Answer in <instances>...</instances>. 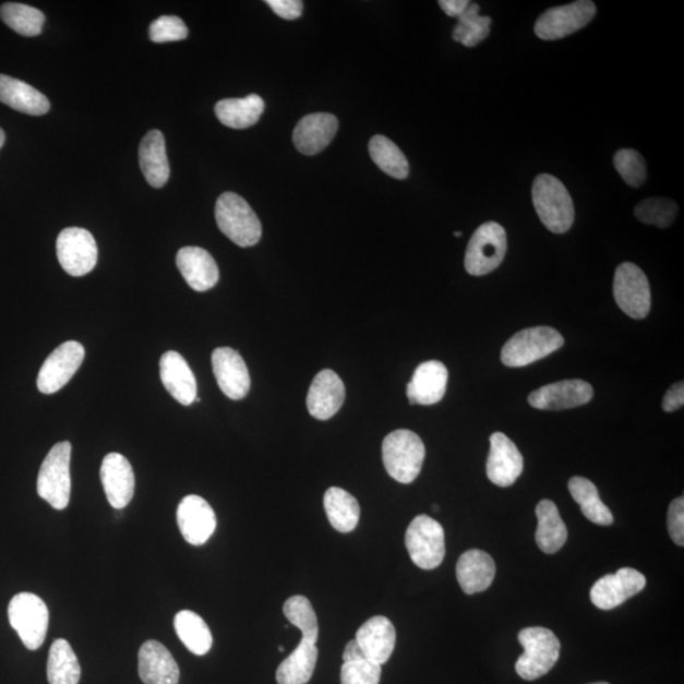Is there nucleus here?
I'll use <instances>...</instances> for the list:
<instances>
[{"mask_svg": "<svg viewBox=\"0 0 684 684\" xmlns=\"http://www.w3.org/2000/svg\"><path fill=\"white\" fill-rule=\"evenodd\" d=\"M427 449L421 437L410 430H396L385 436L382 459L387 473L395 481L410 484L419 477Z\"/></svg>", "mask_w": 684, "mask_h": 684, "instance_id": "1", "label": "nucleus"}, {"mask_svg": "<svg viewBox=\"0 0 684 684\" xmlns=\"http://www.w3.org/2000/svg\"><path fill=\"white\" fill-rule=\"evenodd\" d=\"M532 202L541 223L549 231L564 233L574 223V204L560 179L541 175L532 185Z\"/></svg>", "mask_w": 684, "mask_h": 684, "instance_id": "2", "label": "nucleus"}, {"mask_svg": "<svg viewBox=\"0 0 684 684\" xmlns=\"http://www.w3.org/2000/svg\"><path fill=\"white\" fill-rule=\"evenodd\" d=\"M215 215L219 230L236 245L250 248L261 241L263 235L261 219L239 194L226 192L219 196Z\"/></svg>", "mask_w": 684, "mask_h": 684, "instance_id": "3", "label": "nucleus"}, {"mask_svg": "<svg viewBox=\"0 0 684 684\" xmlns=\"http://www.w3.org/2000/svg\"><path fill=\"white\" fill-rule=\"evenodd\" d=\"M524 655L517 659L516 672L525 681H535L553 670L561 656V641L545 627H526L518 634Z\"/></svg>", "mask_w": 684, "mask_h": 684, "instance_id": "4", "label": "nucleus"}, {"mask_svg": "<svg viewBox=\"0 0 684 684\" xmlns=\"http://www.w3.org/2000/svg\"><path fill=\"white\" fill-rule=\"evenodd\" d=\"M563 336L555 328L539 326L525 328L503 346L502 363L509 368H521L535 363L560 350Z\"/></svg>", "mask_w": 684, "mask_h": 684, "instance_id": "5", "label": "nucleus"}, {"mask_svg": "<svg viewBox=\"0 0 684 684\" xmlns=\"http://www.w3.org/2000/svg\"><path fill=\"white\" fill-rule=\"evenodd\" d=\"M70 459H72V444L62 442L53 445L39 469L37 493L55 509H65L69 505L70 493H72Z\"/></svg>", "mask_w": 684, "mask_h": 684, "instance_id": "6", "label": "nucleus"}, {"mask_svg": "<svg viewBox=\"0 0 684 684\" xmlns=\"http://www.w3.org/2000/svg\"><path fill=\"white\" fill-rule=\"evenodd\" d=\"M8 619L29 650L43 647L49 628V609L34 593L15 595L8 607Z\"/></svg>", "mask_w": 684, "mask_h": 684, "instance_id": "7", "label": "nucleus"}, {"mask_svg": "<svg viewBox=\"0 0 684 684\" xmlns=\"http://www.w3.org/2000/svg\"><path fill=\"white\" fill-rule=\"evenodd\" d=\"M507 253V235L497 223H485L477 228L468 243L466 269L475 277H482L501 265Z\"/></svg>", "mask_w": 684, "mask_h": 684, "instance_id": "8", "label": "nucleus"}, {"mask_svg": "<svg viewBox=\"0 0 684 684\" xmlns=\"http://www.w3.org/2000/svg\"><path fill=\"white\" fill-rule=\"evenodd\" d=\"M406 548L411 561L421 569H436L445 557V531L434 518L415 517L406 531Z\"/></svg>", "mask_w": 684, "mask_h": 684, "instance_id": "9", "label": "nucleus"}, {"mask_svg": "<svg viewBox=\"0 0 684 684\" xmlns=\"http://www.w3.org/2000/svg\"><path fill=\"white\" fill-rule=\"evenodd\" d=\"M613 296L621 310L635 320L646 319L651 296L647 275L633 263L621 264L613 279Z\"/></svg>", "mask_w": 684, "mask_h": 684, "instance_id": "10", "label": "nucleus"}, {"mask_svg": "<svg viewBox=\"0 0 684 684\" xmlns=\"http://www.w3.org/2000/svg\"><path fill=\"white\" fill-rule=\"evenodd\" d=\"M60 265L72 277H84L98 263L96 239L88 230L69 227L62 230L57 241Z\"/></svg>", "mask_w": 684, "mask_h": 684, "instance_id": "11", "label": "nucleus"}, {"mask_svg": "<svg viewBox=\"0 0 684 684\" xmlns=\"http://www.w3.org/2000/svg\"><path fill=\"white\" fill-rule=\"evenodd\" d=\"M596 15V5L589 0H579L547 11L535 25V34L545 41L567 37L586 27Z\"/></svg>", "mask_w": 684, "mask_h": 684, "instance_id": "12", "label": "nucleus"}, {"mask_svg": "<svg viewBox=\"0 0 684 684\" xmlns=\"http://www.w3.org/2000/svg\"><path fill=\"white\" fill-rule=\"evenodd\" d=\"M85 358L84 346L77 341H67L55 349L37 376L38 391L53 395L64 388L81 368Z\"/></svg>", "mask_w": 684, "mask_h": 684, "instance_id": "13", "label": "nucleus"}, {"mask_svg": "<svg viewBox=\"0 0 684 684\" xmlns=\"http://www.w3.org/2000/svg\"><path fill=\"white\" fill-rule=\"evenodd\" d=\"M646 586L647 579L639 571L621 568L596 581L591 589V601L600 610H613L640 593Z\"/></svg>", "mask_w": 684, "mask_h": 684, "instance_id": "14", "label": "nucleus"}, {"mask_svg": "<svg viewBox=\"0 0 684 684\" xmlns=\"http://www.w3.org/2000/svg\"><path fill=\"white\" fill-rule=\"evenodd\" d=\"M177 521L185 541L194 547L206 544L217 528L214 508L195 494L187 495L179 503Z\"/></svg>", "mask_w": 684, "mask_h": 684, "instance_id": "15", "label": "nucleus"}, {"mask_svg": "<svg viewBox=\"0 0 684 684\" xmlns=\"http://www.w3.org/2000/svg\"><path fill=\"white\" fill-rule=\"evenodd\" d=\"M592 397L591 384L571 380L548 384L533 391L529 396V404L542 411H562L587 405Z\"/></svg>", "mask_w": 684, "mask_h": 684, "instance_id": "16", "label": "nucleus"}, {"mask_svg": "<svg viewBox=\"0 0 684 684\" xmlns=\"http://www.w3.org/2000/svg\"><path fill=\"white\" fill-rule=\"evenodd\" d=\"M491 449L487 460V477L499 487L513 485L524 470V458L517 446L502 432L490 437Z\"/></svg>", "mask_w": 684, "mask_h": 684, "instance_id": "17", "label": "nucleus"}, {"mask_svg": "<svg viewBox=\"0 0 684 684\" xmlns=\"http://www.w3.org/2000/svg\"><path fill=\"white\" fill-rule=\"evenodd\" d=\"M212 367L218 387L233 400L248 396L251 387L249 369L238 351L218 348L212 353Z\"/></svg>", "mask_w": 684, "mask_h": 684, "instance_id": "18", "label": "nucleus"}, {"mask_svg": "<svg viewBox=\"0 0 684 684\" xmlns=\"http://www.w3.org/2000/svg\"><path fill=\"white\" fill-rule=\"evenodd\" d=\"M100 481L112 507L122 509L130 505L135 494V473L123 455L118 453L106 455L100 467Z\"/></svg>", "mask_w": 684, "mask_h": 684, "instance_id": "19", "label": "nucleus"}, {"mask_svg": "<svg viewBox=\"0 0 684 684\" xmlns=\"http://www.w3.org/2000/svg\"><path fill=\"white\" fill-rule=\"evenodd\" d=\"M345 400V385L334 371H321L311 384L307 408L312 418L326 421L340 411Z\"/></svg>", "mask_w": 684, "mask_h": 684, "instance_id": "20", "label": "nucleus"}, {"mask_svg": "<svg viewBox=\"0 0 684 684\" xmlns=\"http://www.w3.org/2000/svg\"><path fill=\"white\" fill-rule=\"evenodd\" d=\"M396 628L384 616L369 619L359 627L356 640L369 662L383 665L388 662L396 647Z\"/></svg>", "mask_w": 684, "mask_h": 684, "instance_id": "21", "label": "nucleus"}, {"mask_svg": "<svg viewBox=\"0 0 684 684\" xmlns=\"http://www.w3.org/2000/svg\"><path fill=\"white\" fill-rule=\"evenodd\" d=\"M449 372L442 361H424L416 369L407 385V397L411 405L431 406L445 396Z\"/></svg>", "mask_w": 684, "mask_h": 684, "instance_id": "22", "label": "nucleus"}, {"mask_svg": "<svg viewBox=\"0 0 684 684\" xmlns=\"http://www.w3.org/2000/svg\"><path fill=\"white\" fill-rule=\"evenodd\" d=\"M339 121L334 115L313 113L302 118L293 132L297 151L307 156L317 155L333 143Z\"/></svg>", "mask_w": 684, "mask_h": 684, "instance_id": "23", "label": "nucleus"}, {"mask_svg": "<svg viewBox=\"0 0 684 684\" xmlns=\"http://www.w3.org/2000/svg\"><path fill=\"white\" fill-rule=\"evenodd\" d=\"M177 265L183 278L195 292H206L219 279L218 265L207 250L185 247L178 251Z\"/></svg>", "mask_w": 684, "mask_h": 684, "instance_id": "24", "label": "nucleus"}, {"mask_svg": "<svg viewBox=\"0 0 684 684\" xmlns=\"http://www.w3.org/2000/svg\"><path fill=\"white\" fill-rule=\"evenodd\" d=\"M139 674L145 684H178L180 677L175 657L156 640H147L140 648Z\"/></svg>", "mask_w": 684, "mask_h": 684, "instance_id": "25", "label": "nucleus"}, {"mask_svg": "<svg viewBox=\"0 0 684 684\" xmlns=\"http://www.w3.org/2000/svg\"><path fill=\"white\" fill-rule=\"evenodd\" d=\"M164 387L180 405L191 406L196 399V381L187 360L177 351H167L160 359Z\"/></svg>", "mask_w": 684, "mask_h": 684, "instance_id": "26", "label": "nucleus"}, {"mask_svg": "<svg viewBox=\"0 0 684 684\" xmlns=\"http://www.w3.org/2000/svg\"><path fill=\"white\" fill-rule=\"evenodd\" d=\"M495 564L490 554L471 549L459 557L456 564V578L464 593L475 595L485 591L493 584Z\"/></svg>", "mask_w": 684, "mask_h": 684, "instance_id": "27", "label": "nucleus"}, {"mask_svg": "<svg viewBox=\"0 0 684 684\" xmlns=\"http://www.w3.org/2000/svg\"><path fill=\"white\" fill-rule=\"evenodd\" d=\"M140 167L146 182L153 188H163L168 183L170 167L165 137L159 130L147 132L140 144Z\"/></svg>", "mask_w": 684, "mask_h": 684, "instance_id": "28", "label": "nucleus"}, {"mask_svg": "<svg viewBox=\"0 0 684 684\" xmlns=\"http://www.w3.org/2000/svg\"><path fill=\"white\" fill-rule=\"evenodd\" d=\"M0 101L28 116H44L50 111V101L34 86L12 76L0 74Z\"/></svg>", "mask_w": 684, "mask_h": 684, "instance_id": "29", "label": "nucleus"}, {"mask_svg": "<svg viewBox=\"0 0 684 684\" xmlns=\"http://www.w3.org/2000/svg\"><path fill=\"white\" fill-rule=\"evenodd\" d=\"M538 530L535 535L537 544L547 554H555L568 539L567 526L562 520L560 509L550 500H542L537 506Z\"/></svg>", "mask_w": 684, "mask_h": 684, "instance_id": "30", "label": "nucleus"}, {"mask_svg": "<svg viewBox=\"0 0 684 684\" xmlns=\"http://www.w3.org/2000/svg\"><path fill=\"white\" fill-rule=\"evenodd\" d=\"M265 104L257 94L245 98L219 100L215 107L216 116L223 124L235 130H245L261 120Z\"/></svg>", "mask_w": 684, "mask_h": 684, "instance_id": "31", "label": "nucleus"}, {"mask_svg": "<svg viewBox=\"0 0 684 684\" xmlns=\"http://www.w3.org/2000/svg\"><path fill=\"white\" fill-rule=\"evenodd\" d=\"M324 505L329 524L343 533L357 529L360 518L359 502L349 492L332 487L324 497Z\"/></svg>", "mask_w": 684, "mask_h": 684, "instance_id": "32", "label": "nucleus"}, {"mask_svg": "<svg viewBox=\"0 0 684 684\" xmlns=\"http://www.w3.org/2000/svg\"><path fill=\"white\" fill-rule=\"evenodd\" d=\"M319 659L316 644L301 640L286 660H283L277 670L278 684H305L314 673Z\"/></svg>", "mask_w": 684, "mask_h": 684, "instance_id": "33", "label": "nucleus"}, {"mask_svg": "<svg viewBox=\"0 0 684 684\" xmlns=\"http://www.w3.org/2000/svg\"><path fill=\"white\" fill-rule=\"evenodd\" d=\"M175 627L180 641H182L188 650L194 656H206L214 644L212 633L206 621L190 610H183L177 613L175 619Z\"/></svg>", "mask_w": 684, "mask_h": 684, "instance_id": "34", "label": "nucleus"}, {"mask_svg": "<svg viewBox=\"0 0 684 684\" xmlns=\"http://www.w3.org/2000/svg\"><path fill=\"white\" fill-rule=\"evenodd\" d=\"M81 664L65 639L55 640L47 660V680L50 684H79Z\"/></svg>", "mask_w": 684, "mask_h": 684, "instance_id": "35", "label": "nucleus"}, {"mask_svg": "<svg viewBox=\"0 0 684 684\" xmlns=\"http://www.w3.org/2000/svg\"><path fill=\"white\" fill-rule=\"evenodd\" d=\"M568 489L574 501L580 506L581 513L589 521L609 526L613 523L611 511L600 499L596 485L584 477H573Z\"/></svg>", "mask_w": 684, "mask_h": 684, "instance_id": "36", "label": "nucleus"}, {"mask_svg": "<svg viewBox=\"0 0 684 684\" xmlns=\"http://www.w3.org/2000/svg\"><path fill=\"white\" fill-rule=\"evenodd\" d=\"M369 154L385 175L404 180L410 175V164L399 147L388 137L376 135L369 143Z\"/></svg>", "mask_w": 684, "mask_h": 684, "instance_id": "37", "label": "nucleus"}, {"mask_svg": "<svg viewBox=\"0 0 684 684\" xmlns=\"http://www.w3.org/2000/svg\"><path fill=\"white\" fill-rule=\"evenodd\" d=\"M0 19L8 27L25 37H35L43 33L45 14L37 8L21 3H4L0 7Z\"/></svg>", "mask_w": 684, "mask_h": 684, "instance_id": "38", "label": "nucleus"}, {"mask_svg": "<svg viewBox=\"0 0 684 684\" xmlns=\"http://www.w3.org/2000/svg\"><path fill=\"white\" fill-rule=\"evenodd\" d=\"M458 20V25L455 26L453 33L456 43L475 47L489 37L492 20L487 15H479L478 4L470 2L467 11Z\"/></svg>", "mask_w": 684, "mask_h": 684, "instance_id": "39", "label": "nucleus"}, {"mask_svg": "<svg viewBox=\"0 0 684 684\" xmlns=\"http://www.w3.org/2000/svg\"><path fill=\"white\" fill-rule=\"evenodd\" d=\"M285 615L289 623L300 628L302 640L316 644L319 640V621L312 603L304 596L290 597L285 603Z\"/></svg>", "mask_w": 684, "mask_h": 684, "instance_id": "40", "label": "nucleus"}, {"mask_svg": "<svg viewBox=\"0 0 684 684\" xmlns=\"http://www.w3.org/2000/svg\"><path fill=\"white\" fill-rule=\"evenodd\" d=\"M635 215L644 224L667 228L677 217L679 206L670 199H649L636 206Z\"/></svg>", "mask_w": 684, "mask_h": 684, "instance_id": "41", "label": "nucleus"}, {"mask_svg": "<svg viewBox=\"0 0 684 684\" xmlns=\"http://www.w3.org/2000/svg\"><path fill=\"white\" fill-rule=\"evenodd\" d=\"M613 164L626 184L639 188L647 180V164L643 156L632 148H624L613 157Z\"/></svg>", "mask_w": 684, "mask_h": 684, "instance_id": "42", "label": "nucleus"}, {"mask_svg": "<svg viewBox=\"0 0 684 684\" xmlns=\"http://www.w3.org/2000/svg\"><path fill=\"white\" fill-rule=\"evenodd\" d=\"M190 34L183 20L177 15H163L152 23L148 28V36L153 43L164 44L172 41H182Z\"/></svg>", "mask_w": 684, "mask_h": 684, "instance_id": "43", "label": "nucleus"}, {"mask_svg": "<svg viewBox=\"0 0 684 684\" xmlns=\"http://www.w3.org/2000/svg\"><path fill=\"white\" fill-rule=\"evenodd\" d=\"M381 677L382 665L367 659L346 662L341 667V684H380Z\"/></svg>", "mask_w": 684, "mask_h": 684, "instance_id": "44", "label": "nucleus"}, {"mask_svg": "<svg viewBox=\"0 0 684 684\" xmlns=\"http://www.w3.org/2000/svg\"><path fill=\"white\" fill-rule=\"evenodd\" d=\"M668 532L679 547L684 545V499H675L668 509Z\"/></svg>", "mask_w": 684, "mask_h": 684, "instance_id": "45", "label": "nucleus"}, {"mask_svg": "<svg viewBox=\"0 0 684 684\" xmlns=\"http://www.w3.org/2000/svg\"><path fill=\"white\" fill-rule=\"evenodd\" d=\"M266 4L280 19L287 21L300 19L303 12V3L300 0H266Z\"/></svg>", "mask_w": 684, "mask_h": 684, "instance_id": "46", "label": "nucleus"}, {"mask_svg": "<svg viewBox=\"0 0 684 684\" xmlns=\"http://www.w3.org/2000/svg\"><path fill=\"white\" fill-rule=\"evenodd\" d=\"M684 405V384L679 382L667 391L663 398L662 407L665 412H674L680 410Z\"/></svg>", "mask_w": 684, "mask_h": 684, "instance_id": "47", "label": "nucleus"}, {"mask_svg": "<svg viewBox=\"0 0 684 684\" xmlns=\"http://www.w3.org/2000/svg\"><path fill=\"white\" fill-rule=\"evenodd\" d=\"M439 4L449 17L459 19L467 11L470 2L469 0H440Z\"/></svg>", "mask_w": 684, "mask_h": 684, "instance_id": "48", "label": "nucleus"}, {"mask_svg": "<svg viewBox=\"0 0 684 684\" xmlns=\"http://www.w3.org/2000/svg\"><path fill=\"white\" fill-rule=\"evenodd\" d=\"M361 659H365V658L363 656V651H361L360 647L358 646L357 640L353 639L349 641L343 655L344 663L356 662V660H361Z\"/></svg>", "mask_w": 684, "mask_h": 684, "instance_id": "49", "label": "nucleus"}, {"mask_svg": "<svg viewBox=\"0 0 684 684\" xmlns=\"http://www.w3.org/2000/svg\"><path fill=\"white\" fill-rule=\"evenodd\" d=\"M4 143H5V133L2 129H0V148L3 147Z\"/></svg>", "mask_w": 684, "mask_h": 684, "instance_id": "50", "label": "nucleus"}, {"mask_svg": "<svg viewBox=\"0 0 684 684\" xmlns=\"http://www.w3.org/2000/svg\"><path fill=\"white\" fill-rule=\"evenodd\" d=\"M454 235L456 236V238H460L461 232H460V231H458V232H454Z\"/></svg>", "mask_w": 684, "mask_h": 684, "instance_id": "51", "label": "nucleus"}, {"mask_svg": "<svg viewBox=\"0 0 684 684\" xmlns=\"http://www.w3.org/2000/svg\"><path fill=\"white\" fill-rule=\"evenodd\" d=\"M432 511H435V513H437L439 507L436 505L432 506Z\"/></svg>", "mask_w": 684, "mask_h": 684, "instance_id": "52", "label": "nucleus"}, {"mask_svg": "<svg viewBox=\"0 0 684 684\" xmlns=\"http://www.w3.org/2000/svg\"><path fill=\"white\" fill-rule=\"evenodd\" d=\"M592 684H610V683H607V682H600V683H592Z\"/></svg>", "mask_w": 684, "mask_h": 684, "instance_id": "53", "label": "nucleus"}, {"mask_svg": "<svg viewBox=\"0 0 684 684\" xmlns=\"http://www.w3.org/2000/svg\"><path fill=\"white\" fill-rule=\"evenodd\" d=\"M279 651H281V652H283V651H285V648H283V647H279Z\"/></svg>", "mask_w": 684, "mask_h": 684, "instance_id": "54", "label": "nucleus"}]
</instances>
